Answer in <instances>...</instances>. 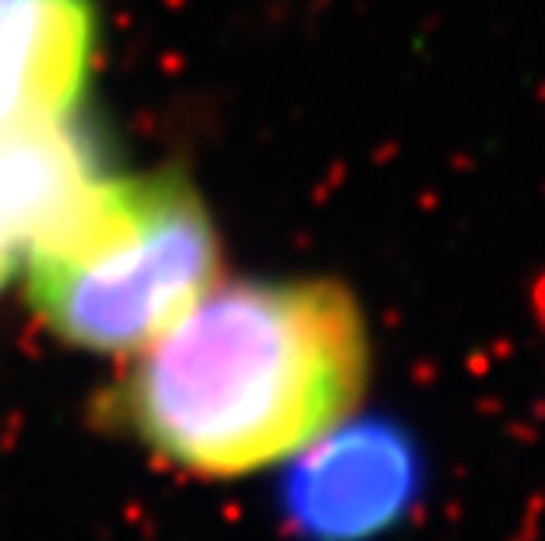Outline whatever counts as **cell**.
<instances>
[{"instance_id": "6da1fadb", "label": "cell", "mask_w": 545, "mask_h": 541, "mask_svg": "<svg viewBox=\"0 0 545 541\" xmlns=\"http://www.w3.org/2000/svg\"><path fill=\"white\" fill-rule=\"evenodd\" d=\"M366 373V324L342 285L243 281L208 289L148 341L116 405L155 454L225 478L338 426Z\"/></svg>"}, {"instance_id": "7a4b0ae2", "label": "cell", "mask_w": 545, "mask_h": 541, "mask_svg": "<svg viewBox=\"0 0 545 541\" xmlns=\"http://www.w3.org/2000/svg\"><path fill=\"white\" fill-rule=\"evenodd\" d=\"M215 268L212 218L183 176L109 180L67 240L28 257V296L64 341L127 352L176 324Z\"/></svg>"}, {"instance_id": "3957f363", "label": "cell", "mask_w": 545, "mask_h": 541, "mask_svg": "<svg viewBox=\"0 0 545 541\" xmlns=\"http://www.w3.org/2000/svg\"><path fill=\"white\" fill-rule=\"evenodd\" d=\"M300 454L282 482V510L306 541L377 538L419 503L426 467L398 422L342 418Z\"/></svg>"}, {"instance_id": "277c9868", "label": "cell", "mask_w": 545, "mask_h": 541, "mask_svg": "<svg viewBox=\"0 0 545 541\" xmlns=\"http://www.w3.org/2000/svg\"><path fill=\"white\" fill-rule=\"evenodd\" d=\"M95 54V0H0V137L71 120Z\"/></svg>"}, {"instance_id": "5b68a950", "label": "cell", "mask_w": 545, "mask_h": 541, "mask_svg": "<svg viewBox=\"0 0 545 541\" xmlns=\"http://www.w3.org/2000/svg\"><path fill=\"white\" fill-rule=\"evenodd\" d=\"M109 180L71 120L0 137V225L28 257L43 253L82 225Z\"/></svg>"}, {"instance_id": "8992f818", "label": "cell", "mask_w": 545, "mask_h": 541, "mask_svg": "<svg viewBox=\"0 0 545 541\" xmlns=\"http://www.w3.org/2000/svg\"><path fill=\"white\" fill-rule=\"evenodd\" d=\"M15 261H18V243L7 236V229L0 225V285L11 278V270H15Z\"/></svg>"}]
</instances>
